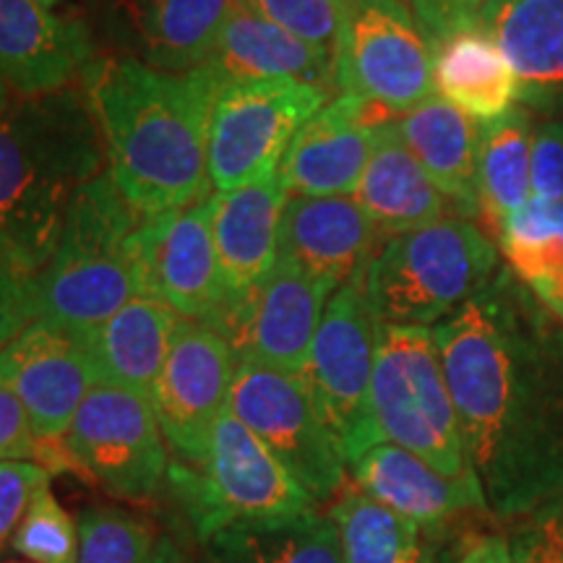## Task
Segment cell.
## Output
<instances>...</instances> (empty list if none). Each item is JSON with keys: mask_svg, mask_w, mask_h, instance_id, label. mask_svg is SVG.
Instances as JSON below:
<instances>
[{"mask_svg": "<svg viewBox=\"0 0 563 563\" xmlns=\"http://www.w3.org/2000/svg\"><path fill=\"white\" fill-rule=\"evenodd\" d=\"M371 410L382 441L418 454L449 477H475L433 329L378 327Z\"/></svg>", "mask_w": 563, "mask_h": 563, "instance_id": "8992f818", "label": "cell"}, {"mask_svg": "<svg viewBox=\"0 0 563 563\" xmlns=\"http://www.w3.org/2000/svg\"><path fill=\"white\" fill-rule=\"evenodd\" d=\"M34 282L37 274L0 243V350L34 321Z\"/></svg>", "mask_w": 563, "mask_h": 563, "instance_id": "8d00e7d4", "label": "cell"}, {"mask_svg": "<svg viewBox=\"0 0 563 563\" xmlns=\"http://www.w3.org/2000/svg\"><path fill=\"white\" fill-rule=\"evenodd\" d=\"M144 222V211L125 199L108 170L84 186L34 282V321L84 336L129 300L150 295Z\"/></svg>", "mask_w": 563, "mask_h": 563, "instance_id": "277c9868", "label": "cell"}, {"mask_svg": "<svg viewBox=\"0 0 563 563\" xmlns=\"http://www.w3.org/2000/svg\"><path fill=\"white\" fill-rule=\"evenodd\" d=\"M514 553L519 563H563V506L540 511Z\"/></svg>", "mask_w": 563, "mask_h": 563, "instance_id": "60d3db41", "label": "cell"}, {"mask_svg": "<svg viewBox=\"0 0 563 563\" xmlns=\"http://www.w3.org/2000/svg\"><path fill=\"white\" fill-rule=\"evenodd\" d=\"M336 527L344 563H435L426 530L357 488L336 496L327 511Z\"/></svg>", "mask_w": 563, "mask_h": 563, "instance_id": "1f68e13d", "label": "cell"}, {"mask_svg": "<svg viewBox=\"0 0 563 563\" xmlns=\"http://www.w3.org/2000/svg\"><path fill=\"white\" fill-rule=\"evenodd\" d=\"M180 316L154 295H139L79 336L97 384L150 399L170 352Z\"/></svg>", "mask_w": 563, "mask_h": 563, "instance_id": "cb8c5ba5", "label": "cell"}, {"mask_svg": "<svg viewBox=\"0 0 563 563\" xmlns=\"http://www.w3.org/2000/svg\"><path fill=\"white\" fill-rule=\"evenodd\" d=\"M11 548L30 563H79V522L42 488L13 532Z\"/></svg>", "mask_w": 563, "mask_h": 563, "instance_id": "836d02e7", "label": "cell"}, {"mask_svg": "<svg viewBox=\"0 0 563 563\" xmlns=\"http://www.w3.org/2000/svg\"><path fill=\"white\" fill-rule=\"evenodd\" d=\"M433 81L439 97L475 123L496 121L519 100L517 76L481 24L454 32L435 47Z\"/></svg>", "mask_w": 563, "mask_h": 563, "instance_id": "83f0119b", "label": "cell"}, {"mask_svg": "<svg viewBox=\"0 0 563 563\" xmlns=\"http://www.w3.org/2000/svg\"><path fill=\"white\" fill-rule=\"evenodd\" d=\"M456 563H519L514 545L509 540L490 534V538H477L475 543H470L467 551L460 555Z\"/></svg>", "mask_w": 563, "mask_h": 563, "instance_id": "b9f144b4", "label": "cell"}, {"mask_svg": "<svg viewBox=\"0 0 563 563\" xmlns=\"http://www.w3.org/2000/svg\"><path fill=\"white\" fill-rule=\"evenodd\" d=\"M230 410L316 504L344 490L347 462L300 376L238 361Z\"/></svg>", "mask_w": 563, "mask_h": 563, "instance_id": "8fae6325", "label": "cell"}, {"mask_svg": "<svg viewBox=\"0 0 563 563\" xmlns=\"http://www.w3.org/2000/svg\"><path fill=\"white\" fill-rule=\"evenodd\" d=\"M40 3H45V5H51V9H55V5H60L63 0H40Z\"/></svg>", "mask_w": 563, "mask_h": 563, "instance_id": "f6af8a7d", "label": "cell"}, {"mask_svg": "<svg viewBox=\"0 0 563 563\" xmlns=\"http://www.w3.org/2000/svg\"><path fill=\"white\" fill-rule=\"evenodd\" d=\"M407 150L415 154L428 178L446 196L454 211L467 220L481 217L477 196V150L481 123L467 118L443 97L433 95L397 118Z\"/></svg>", "mask_w": 563, "mask_h": 563, "instance_id": "484cf974", "label": "cell"}, {"mask_svg": "<svg viewBox=\"0 0 563 563\" xmlns=\"http://www.w3.org/2000/svg\"><path fill=\"white\" fill-rule=\"evenodd\" d=\"M235 368L238 355L220 332L201 321H178L152 397L162 435L178 464L199 467L207 460L217 420L230 407Z\"/></svg>", "mask_w": 563, "mask_h": 563, "instance_id": "4fadbf2b", "label": "cell"}, {"mask_svg": "<svg viewBox=\"0 0 563 563\" xmlns=\"http://www.w3.org/2000/svg\"><path fill=\"white\" fill-rule=\"evenodd\" d=\"M173 490L199 543L238 522H269L319 511V504L232 410L222 412L199 467L170 464Z\"/></svg>", "mask_w": 563, "mask_h": 563, "instance_id": "52a82bcc", "label": "cell"}, {"mask_svg": "<svg viewBox=\"0 0 563 563\" xmlns=\"http://www.w3.org/2000/svg\"><path fill=\"white\" fill-rule=\"evenodd\" d=\"M530 183L532 199L563 201V115H543L534 123Z\"/></svg>", "mask_w": 563, "mask_h": 563, "instance_id": "74e56055", "label": "cell"}, {"mask_svg": "<svg viewBox=\"0 0 563 563\" xmlns=\"http://www.w3.org/2000/svg\"><path fill=\"white\" fill-rule=\"evenodd\" d=\"M11 95H13V91L9 89V84H5L3 79H0V112L9 110V104L13 102V100H11Z\"/></svg>", "mask_w": 563, "mask_h": 563, "instance_id": "ee69618b", "label": "cell"}, {"mask_svg": "<svg viewBox=\"0 0 563 563\" xmlns=\"http://www.w3.org/2000/svg\"><path fill=\"white\" fill-rule=\"evenodd\" d=\"M214 194L186 209L162 211L144 222V262L150 295L180 319L211 327L222 313L228 292L211 235Z\"/></svg>", "mask_w": 563, "mask_h": 563, "instance_id": "2e32d148", "label": "cell"}, {"mask_svg": "<svg viewBox=\"0 0 563 563\" xmlns=\"http://www.w3.org/2000/svg\"><path fill=\"white\" fill-rule=\"evenodd\" d=\"M496 241L514 277L563 323V201L530 199Z\"/></svg>", "mask_w": 563, "mask_h": 563, "instance_id": "4dcf8cb0", "label": "cell"}, {"mask_svg": "<svg viewBox=\"0 0 563 563\" xmlns=\"http://www.w3.org/2000/svg\"><path fill=\"white\" fill-rule=\"evenodd\" d=\"M45 441L34 433L16 394L0 386V462H42Z\"/></svg>", "mask_w": 563, "mask_h": 563, "instance_id": "f35d334b", "label": "cell"}, {"mask_svg": "<svg viewBox=\"0 0 563 563\" xmlns=\"http://www.w3.org/2000/svg\"><path fill=\"white\" fill-rule=\"evenodd\" d=\"M534 115L525 104H514L496 121L481 123V150H477V196L481 217L493 235L504 230L517 211L532 199L530 165Z\"/></svg>", "mask_w": 563, "mask_h": 563, "instance_id": "f546056e", "label": "cell"}, {"mask_svg": "<svg viewBox=\"0 0 563 563\" xmlns=\"http://www.w3.org/2000/svg\"><path fill=\"white\" fill-rule=\"evenodd\" d=\"M433 51L454 32L475 26L485 0H407Z\"/></svg>", "mask_w": 563, "mask_h": 563, "instance_id": "ab89813d", "label": "cell"}, {"mask_svg": "<svg viewBox=\"0 0 563 563\" xmlns=\"http://www.w3.org/2000/svg\"><path fill=\"white\" fill-rule=\"evenodd\" d=\"M394 118L340 95L313 112L279 165L287 196H352L368 165L376 129Z\"/></svg>", "mask_w": 563, "mask_h": 563, "instance_id": "e0dca14e", "label": "cell"}, {"mask_svg": "<svg viewBox=\"0 0 563 563\" xmlns=\"http://www.w3.org/2000/svg\"><path fill=\"white\" fill-rule=\"evenodd\" d=\"M433 58L407 0H342L334 45L340 95L399 118L435 95Z\"/></svg>", "mask_w": 563, "mask_h": 563, "instance_id": "9c48e42d", "label": "cell"}, {"mask_svg": "<svg viewBox=\"0 0 563 563\" xmlns=\"http://www.w3.org/2000/svg\"><path fill=\"white\" fill-rule=\"evenodd\" d=\"M501 266L488 232L452 214L389 238L365 269V290L382 323L433 329L485 290Z\"/></svg>", "mask_w": 563, "mask_h": 563, "instance_id": "5b68a950", "label": "cell"}, {"mask_svg": "<svg viewBox=\"0 0 563 563\" xmlns=\"http://www.w3.org/2000/svg\"><path fill=\"white\" fill-rule=\"evenodd\" d=\"M217 89L238 81L292 79L311 87L336 89L334 53L295 37L235 0L209 60L199 68Z\"/></svg>", "mask_w": 563, "mask_h": 563, "instance_id": "ffe728a7", "label": "cell"}, {"mask_svg": "<svg viewBox=\"0 0 563 563\" xmlns=\"http://www.w3.org/2000/svg\"><path fill=\"white\" fill-rule=\"evenodd\" d=\"M365 269L342 282L329 298L311 355L300 373L316 410L340 443L347 464L382 443L371 410L382 321L376 319L365 290Z\"/></svg>", "mask_w": 563, "mask_h": 563, "instance_id": "ba28073f", "label": "cell"}, {"mask_svg": "<svg viewBox=\"0 0 563 563\" xmlns=\"http://www.w3.org/2000/svg\"><path fill=\"white\" fill-rule=\"evenodd\" d=\"M334 290L329 282L277 262L256 287L222 308L211 329L228 340L238 361L300 376Z\"/></svg>", "mask_w": 563, "mask_h": 563, "instance_id": "5bb4252c", "label": "cell"}, {"mask_svg": "<svg viewBox=\"0 0 563 563\" xmlns=\"http://www.w3.org/2000/svg\"><path fill=\"white\" fill-rule=\"evenodd\" d=\"M235 0H118L141 63L191 74L209 60Z\"/></svg>", "mask_w": 563, "mask_h": 563, "instance_id": "4316f807", "label": "cell"}, {"mask_svg": "<svg viewBox=\"0 0 563 563\" xmlns=\"http://www.w3.org/2000/svg\"><path fill=\"white\" fill-rule=\"evenodd\" d=\"M352 199L368 214L384 243L456 214L446 196L407 150L397 118L376 129V144Z\"/></svg>", "mask_w": 563, "mask_h": 563, "instance_id": "d4e9b609", "label": "cell"}, {"mask_svg": "<svg viewBox=\"0 0 563 563\" xmlns=\"http://www.w3.org/2000/svg\"><path fill=\"white\" fill-rule=\"evenodd\" d=\"M0 386L16 394L40 441L58 443L97 378L79 336L37 319L0 350Z\"/></svg>", "mask_w": 563, "mask_h": 563, "instance_id": "9a60e30c", "label": "cell"}, {"mask_svg": "<svg viewBox=\"0 0 563 563\" xmlns=\"http://www.w3.org/2000/svg\"><path fill=\"white\" fill-rule=\"evenodd\" d=\"M104 170L108 152L87 91L16 97L0 112V243L40 274L70 203Z\"/></svg>", "mask_w": 563, "mask_h": 563, "instance_id": "3957f363", "label": "cell"}, {"mask_svg": "<svg viewBox=\"0 0 563 563\" xmlns=\"http://www.w3.org/2000/svg\"><path fill=\"white\" fill-rule=\"evenodd\" d=\"M63 452L70 467L125 501H150L170 475L152 402L115 386H91L63 435Z\"/></svg>", "mask_w": 563, "mask_h": 563, "instance_id": "7c38bea8", "label": "cell"}, {"mask_svg": "<svg viewBox=\"0 0 563 563\" xmlns=\"http://www.w3.org/2000/svg\"><path fill=\"white\" fill-rule=\"evenodd\" d=\"M382 245L352 196H287L277 262L340 287L365 269Z\"/></svg>", "mask_w": 563, "mask_h": 563, "instance_id": "d6986e66", "label": "cell"}, {"mask_svg": "<svg viewBox=\"0 0 563 563\" xmlns=\"http://www.w3.org/2000/svg\"><path fill=\"white\" fill-rule=\"evenodd\" d=\"M79 563H146L150 525L121 506H89L79 514Z\"/></svg>", "mask_w": 563, "mask_h": 563, "instance_id": "d6a6232c", "label": "cell"}, {"mask_svg": "<svg viewBox=\"0 0 563 563\" xmlns=\"http://www.w3.org/2000/svg\"><path fill=\"white\" fill-rule=\"evenodd\" d=\"M245 5L295 37L334 53L342 0H245Z\"/></svg>", "mask_w": 563, "mask_h": 563, "instance_id": "e575fe53", "label": "cell"}, {"mask_svg": "<svg viewBox=\"0 0 563 563\" xmlns=\"http://www.w3.org/2000/svg\"><path fill=\"white\" fill-rule=\"evenodd\" d=\"M53 473L37 462H0V553L11 545L13 532Z\"/></svg>", "mask_w": 563, "mask_h": 563, "instance_id": "d590c367", "label": "cell"}, {"mask_svg": "<svg viewBox=\"0 0 563 563\" xmlns=\"http://www.w3.org/2000/svg\"><path fill=\"white\" fill-rule=\"evenodd\" d=\"M146 563H201L188 553V548H183L178 540L170 538V534H159L154 538V545L150 551V559Z\"/></svg>", "mask_w": 563, "mask_h": 563, "instance_id": "7bdbcfd3", "label": "cell"}, {"mask_svg": "<svg viewBox=\"0 0 563 563\" xmlns=\"http://www.w3.org/2000/svg\"><path fill=\"white\" fill-rule=\"evenodd\" d=\"M95 60L81 19L55 13L40 0H0V79L19 97L74 87Z\"/></svg>", "mask_w": 563, "mask_h": 563, "instance_id": "ac0fdd59", "label": "cell"}, {"mask_svg": "<svg viewBox=\"0 0 563 563\" xmlns=\"http://www.w3.org/2000/svg\"><path fill=\"white\" fill-rule=\"evenodd\" d=\"M477 24L517 76L519 102L563 115V0H485Z\"/></svg>", "mask_w": 563, "mask_h": 563, "instance_id": "7402d4cb", "label": "cell"}, {"mask_svg": "<svg viewBox=\"0 0 563 563\" xmlns=\"http://www.w3.org/2000/svg\"><path fill=\"white\" fill-rule=\"evenodd\" d=\"M108 173L146 217L207 199L209 112L217 87L199 68L165 74L133 58H97L81 74Z\"/></svg>", "mask_w": 563, "mask_h": 563, "instance_id": "7a4b0ae2", "label": "cell"}, {"mask_svg": "<svg viewBox=\"0 0 563 563\" xmlns=\"http://www.w3.org/2000/svg\"><path fill=\"white\" fill-rule=\"evenodd\" d=\"M3 563H26V561H3Z\"/></svg>", "mask_w": 563, "mask_h": 563, "instance_id": "bcb514c9", "label": "cell"}, {"mask_svg": "<svg viewBox=\"0 0 563 563\" xmlns=\"http://www.w3.org/2000/svg\"><path fill=\"white\" fill-rule=\"evenodd\" d=\"M329 91L292 79L238 81L220 87L209 112V183L214 194L277 173L300 125Z\"/></svg>", "mask_w": 563, "mask_h": 563, "instance_id": "30bf717a", "label": "cell"}, {"mask_svg": "<svg viewBox=\"0 0 563 563\" xmlns=\"http://www.w3.org/2000/svg\"><path fill=\"white\" fill-rule=\"evenodd\" d=\"M201 563H344L329 514L228 525L201 543Z\"/></svg>", "mask_w": 563, "mask_h": 563, "instance_id": "f1b7e54d", "label": "cell"}, {"mask_svg": "<svg viewBox=\"0 0 563 563\" xmlns=\"http://www.w3.org/2000/svg\"><path fill=\"white\" fill-rule=\"evenodd\" d=\"M285 203L279 170L235 191L214 194L211 235L228 302L256 287L277 266Z\"/></svg>", "mask_w": 563, "mask_h": 563, "instance_id": "603a6c76", "label": "cell"}, {"mask_svg": "<svg viewBox=\"0 0 563 563\" xmlns=\"http://www.w3.org/2000/svg\"><path fill=\"white\" fill-rule=\"evenodd\" d=\"M365 496L420 525L428 534L443 530L473 509H488L477 477H449L397 443L382 441L350 464Z\"/></svg>", "mask_w": 563, "mask_h": 563, "instance_id": "44dd1931", "label": "cell"}, {"mask_svg": "<svg viewBox=\"0 0 563 563\" xmlns=\"http://www.w3.org/2000/svg\"><path fill=\"white\" fill-rule=\"evenodd\" d=\"M464 452L498 517L563 506V323L509 266L433 327Z\"/></svg>", "mask_w": 563, "mask_h": 563, "instance_id": "6da1fadb", "label": "cell"}]
</instances>
